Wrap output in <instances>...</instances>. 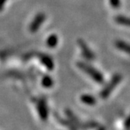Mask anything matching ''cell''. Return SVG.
I'll list each match as a JSON object with an SVG mask.
<instances>
[{"mask_svg":"<svg viewBox=\"0 0 130 130\" xmlns=\"http://www.w3.org/2000/svg\"><path fill=\"white\" fill-rule=\"evenodd\" d=\"M122 79V76L120 74H115V75L111 78V79L107 82V84L105 85V86L102 89V90L100 92V97L101 99H107L108 96L111 94L115 87L118 86V85L120 83V82Z\"/></svg>","mask_w":130,"mask_h":130,"instance_id":"obj_2","label":"cell"},{"mask_svg":"<svg viewBox=\"0 0 130 130\" xmlns=\"http://www.w3.org/2000/svg\"><path fill=\"white\" fill-rule=\"evenodd\" d=\"M115 45L117 49H118L121 51H123L125 53L130 55V44L122 41V40H116L115 42Z\"/></svg>","mask_w":130,"mask_h":130,"instance_id":"obj_4","label":"cell"},{"mask_svg":"<svg viewBox=\"0 0 130 130\" xmlns=\"http://www.w3.org/2000/svg\"><path fill=\"white\" fill-rule=\"evenodd\" d=\"M125 125L126 126V127H130V115H129V116L126 118V120H125Z\"/></svg>","mask_w":130,"mask_h":130,"instance_id":"obj_10","label":"cell"},{"mask_svg":"<svg viewBox=\"0 0 130 130\" xmlns=\"http://www.w3.org/2000/svg\"><path fill=\"white\" fill-rule=\"evenodd\" d=\"M109 3L111 7L114 8L115 10H118L121 6V0H109Z\"/></svg>","mask_w":130,"mask_h":130,"instance_id":"obj_8","label":"cell"},{"mask_svg":"<svg viewBox=\"0 0 130 130\" xmlns=\"http://www.w3.org/2000/svg\"><path fill=\"white\" fill-rule=\"evenodd\" d=\"M57 44V37L56 35H52L49 38L48 45L50 47H55V45Z\"/></svg>","mask_w":130,"mask_h":130,"instance_id":"obj_7","label":"cell"},{"mask_svg":"<svg viewBox=\"0 0 130 130\" xmlns=\"http://www.w3.org/2000/svg\"><path fill=\"white\" fill-rule=\"evenodd\" d=\"M115 21L117 24L126 27H130V17L123 15H118L115 17Z\"/></svg>","mask_w":130,"mask_h":130,"instance_id":"obj_6","label":"cell"},{"mask_svg":"<svg viewBox=\"0 0 130 130\" xmlns=\"http://www.w3.org/2000/svg\"><path fill=\"white\" fill-rule=\"evenodd\" d=\"M44 83H45V86L50 87V86H51L53 85V80H52L50 77H46V78H45Z\"/></svg>","mask_w":130,"mask_h":130,"instance_id":"obj_9","label":"cell"},{"mask_svg":"<svg viewBox=\"0 0 130 130\" xmlns=\"http://www.w3.org/2000/svg\"><path fill=\"white\" fill-rule=\"evenodd\" d=\"M78 44L80 46V49H81L83 57L86 58L89 61H92L95 60L94 53L92 52V50L89 47L85 41H83L82 39H79L78 41Z\"/></svg>","mask_w":130,"mask_h":130,"instance_id":"obj_3","label":"cell"},{"mask_svg":"<svg viewBox=\"0 0 130 130\" xmlns=\"http://www.w3.org/2000/svg\"><path fill=\"white\" fill-rule=\"evenodd\" d=\"M81 100L83 104L89 106H93L96 104V99L90 94H83L81 96Z\"/></svg>","mask_w":130,"mask_h":130,"instance_id":"obj_5","label":"cell"},{"mask_svg":"<svg viewBox=\"0 0 130 130\" xmlns=\"http://www.w3.org/2000/svg\"><path fill=\"white\" fill-rule=\"evenodd\" d=\"M77 66L86 74L93 80L94 82L99 83V84H102L104 82V78L103 75L95 68H93L92 65L89 64L86 62L79 61L77 63Z\"/></svg>","mask_w":130,"mask_h":130,"instance_id":"obj_1","label":"cell"}]
</instances>
